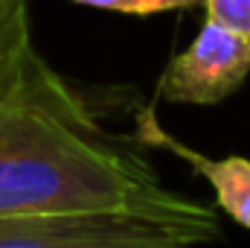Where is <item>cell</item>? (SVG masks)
<instances>
[{"instance_id":"cell-1","label":"cell","mask_w":250,"mask_h":248,"mask_svg":"<svg viewBox=\"0 0 250 248\" xmlns=\"http://www.w3.org/2000/svg\"><path fill=\"white\" fill-rule=\"evenodd\" d=\"M187 201L96 123L35 44L0 70V216L172 210Z\"/></svg>"},{"instance_id":"cell-2","label":"cell","mask_w":250,"mask_h":248,"mask_svg":"<svg viewBox=\"0 0 250 248\" xmlns=\"http://www.w3.org/2000/svg\"><path fill=\"white\" fill-rule=\"evenodd\" d=\"M209 204L172 210H102L0 216V248H195L218 237Z\"/></svg>"},{"instance_id":"cell-3","label":"cell","mask_w":250,"mask_h":248,"mask_svg":"<svg viewBox=\"0 0 250 248\" xmlns=\"http://www.w3.org/2000/svg\"><path fill=\"white\" fill-rule=\"evenodd\" d=\"M250 76V44L215 21L178 53L157 79V99L175 105H218Z\"/></svg>"},{"instance_id":"cell-4","label":"cell","mask_w":250,"mask_h":248,"mask_svg":"<svg viewBox=\"0 0 250 248\" xmlns=\"http://www.w3.org/2000/svg\"><path fill=\"white\" fill-rule=\"evenodd\" d=\"M140 137L146 143H157L163 149H169L175 158L187 161L189 167L207 178L209 187L215 190V201L218 207L239 222L242 228L250 231V161L242 155H230V158H207L195 149L184 146L178 137H172L169 131H163L160 123L154 120V111H143L140 114Z\"/></svg>"},{"instance_id":"cell-5","label":"cell","mask_w":250,"mask_h":248,"mask_svg":"<svg viewBox=\"0 0 250 248\" xmlns=\"http://www.w3.org/2000/svg\"><path fill=\"white\" fill-rule=\"evenodd\" d=\"M32 47L26 0H0V70L15 64Z\"/></svg>"},{"instance_id":"cell-6","label":"cell","mask_w":250,"mask_h":248,"mask_svg":"<svg viewBox=\"0 0 250 248\" xmlns=\"http://www.w3.org/2000/svg\"><path fill=\"white\" fill-rule=\"evenodd\" d=\"M209 21L227 26L250 44V0H201Z\"/></svg>"},{"instance_id":"cell-7","label":"cell","mask_w":250,"mask_h":248,"mask_svg":"<svg viewBox=\"0 0 250 248\" xmlns=\"http://www.w3.org/2000/svg\"><path fill=\"white\" fill-rule=\"evenodd\" d=\"M90 9H108L123 15H154V12H172V9H192L201 6V0H70Z\"/></svg>"}]
</instances>
